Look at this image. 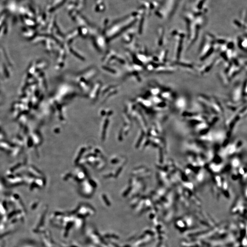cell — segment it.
<instances>
[{"label":"cell","instance_id":"8992f818","mask_svg":"<svg viewBox=\"0 0 247 247\" xmlns=\"http://www.w3.org/2000/svg\"><path fill=\"white\" fill-rule=\"evenodd\" d=\"M168 54V50H163L161 53V58L160 60L162 61L163 64H166L167 61V56Z\"/></svg>","mask_w":247,"mask_h":247},{"label":"cell","instance_id":"5b68a950","mask_svg":"<svg viewBox=\"0 0 247 247\" xmlns=\"http://www.w3.org/2000/svg\"><path fill=\"white\" fill-rule=\"evenodd\" d=\"M238 45L239 48L246 52L247 50V39L246 36L244 38L239 37L238 38Z\"/></svg>","mask_w":247,"mask_h":247},{"label":"cell","instance_id":"3957f363","mask_svg":"<svg viewBox=\"0 0 247 247\" xmlns=\"http://www.w3.org/2000/svg\"><path fill=\"white\" fill-rule=\"evenodd\" d=\"M219 59H218V58H215L214 59L211 60V61L208 62L207 64L204 66H202V67L200 68L199 72L200 74L203 75L206 74L207 73L210 72L213 68V67L218 62L220 61L219 60Z\"/></svg>","mask_w":247,"mask_h":247},{"label":"cell","instance_id":"6da1fadb","mask_svg":"<svg viewBox=\"0 0 247 247\" xmlns=\"http://www.w3.org/2000/svg\"><path fill=\"white\" fill-rule=\"evenodd\" d=\"M172 36L176 40L175 50V60L178 61L180 59L181 55L182 54L183 49L184 41L185 38V35L184 33H179L177 31H174L172 34Z\"/></svg>","mask_w":247,"mask_h":247},{"label":"cell","instance_id":"277c9868","mask_svg":"<svg viewBox=\"0 0 247 247\" xmlns=\"http://www.w3.org/2000/svg\"><path fill=\"white\" fill-rule=\"evenodd\" d=\"M172 65L174 66L181 67L184 69H185L189 70H193L195 69V66L192 63L183 62V61H180V60L178 61H174L172 63Z\"/></svg>","mask_w":247,"mask_h":247},{"label":"cell","instance_id":"7a4b0ae2","mask_svg":"<svg viewBox=\"0 0 247 247\" xmlns=\"http://www.w3.org/2000/svg\"><path fill=\"white\" fill-rule=\"evenodd\" d=\"M230 97L231 101L235 102L247 100V98L244 97L243 95V84H242L239 82L235 84L232 89Z\"/></svg>","mask_w":247,"mask_h":247}]
</instances>
